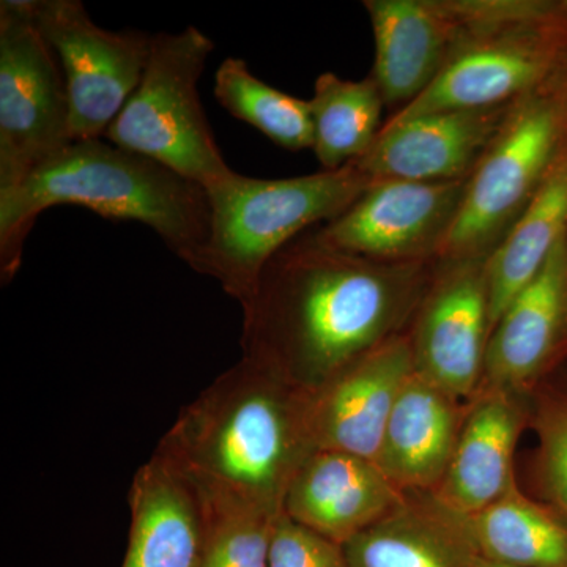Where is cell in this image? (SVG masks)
Returning <instances> with one entry per match:
<instances>
[{"label":"cell","instance_id":"cell-10","mask_svg":"<svg viewBox=\"0 0 567 567\" xmlns=\"http://www.w3.org/2000/svg\"><path fill=\"white\" fill-rule=\"evenodd\" d=\"M468 181H374L352 207L315 230L323 245L377 262H434L445 246Z\"/></svg>","mask_w":567,"mask_h":567},{"label":"cell","instance_id":"cell-5","mask_svg":"<svg viewBox=\"0 0 567 567\" xmlns=\"http://www.w3.org/2000/svg\"><path fill=\"white\" fill-rule=\"evenodd\" d=\"M372 182L354 163L279 181L234 173L207 189L210 235L199 274L245 306L265 265L284 246L341 216Z\"/></svg>","mask_w":567,"mask_h":567},{"label":"cell","instance_id":"cell-6","mask_svg":"<svg viewBox=\"0 0 567 567\" xmlns=\"http://www.w3.org/2000/svg\"><path fill=\"white\" fill-rule=\"evenodd\" d=\"M567 152V69L514 103L435 262L487 259Z\"/></svg>","mask_w":567,"mask_h":567},{"label":"cell","instance_id":"cell-4","mask_svg":"<svg viewBox=\"0 0 567 567\" xmlns=\"http://www.w3.org/2000/svg\"><path fill=\"white\" fill-rule=\"evenodd\" d=\"M566 69V2L462 0L461 35L445 69L388 121L516 103Z\"/></svg>","mask_w":567,"mask_h":567},{"label":"cell","instance_id":"cell-18","mask_svg":"<svg viewBox=\"0 0 567 567\" xmlns=\"http://www.w3.org/2000/svg\"><path fill=\"white\" fill-rule=\"evenodd\" d=\"M128 548L122 567H200L207 507L192 477L156 450L130 488Z\"/></svg>","mask_w":567,"mask_h":567},{"label":"cell","instance_id":"cell-25","mask_svg":"<svg viewBox=\"0 0 567 567\" xmlns=\"http://www.w3.org/2000/svg\"><path fill=\"white\" fill-rule=\"evenodd\" d=\"M197 488L207 507V540L200 567H268L275 514L233 496Z\"/></svg>","mask_w":567,"mask_h":567},{"label":"cell","instance_id":"cell-23","mask_svg":"<svg viewBox=\"0 0 567 567\" xmlns=\"http://www.w3.org/2000/svg\"><path fill=\"white\" fill-rule=\"evenodd\" d=\"M383 106L385 100L372 76L350 81L323 73L317 78L309 110L312 151L322 171L341 169L371 151L383 126Z\"/></svg>","mask_w":567,"mask_h":567},{"label":"cell","instance_id":"cell-29","mask_svg":"<svg viewBox=\"0 0 567 567\" xmlns=\"http://www.w3.org/2000/svg\"><path fill=\"white\" fill-rule=\"evenodd\" d=\"M566 7H567V0H566Z\"/></svg>","mask_w":567,"mask_h":567},{"label":"cell","instance_id":"cell-22","mask_svg":"<svg viewBox=\"0 0 567 567\" xmlns=\"http://www.w3.org/2000/svg\"><path fill=\"white\" fill-rule=\"evenodd\" d=\"M566 234L567 152L505 240L487 257L492 331L511 301L536 278Z\"/></svg>","mask_w":567,"mask_h":567},{"label":"cell","instance_id":"cell-11","mask_svg":"<svg viewBox=\"0 0 567 567\" xmlns=\"http://www.w3.org/2000/svg\"><path fill=\"white\" fill-rule=\"evenodd\" d=\"M486 262H435L409 328L417 374L464 402L480 390L492 334Z\"/></svg>","mask_w":567,"mask_h":567},{"label":"cell","instance_id":"cell-14","mask_svg":"<svg viewBox=\"0 0 567 567\" xmlns=\"http://www.w3.org/2000/svg\"><path fill=\"white\" fill-rule=\"evenodd\" d=\"M409 331L380 346L309 393L312 450L377 461L388 417L413 372Z\"/></svg>","mask_w":567,"mask_h":567},{"label":"cell","instance_id":"cell-27","mask_svg":"<svg viewBox=\"0 0 567 567\" xmlns=\"http://www.w3.org/2000/svg\"><path fill=\"white\" fill-rule=\"evenodd\" d=\"M268 567H349L344 548L279 513L271 529Z\"/></svg>","mask_w":567,"mask_h":567},{"label":"cell","instance_id":"cell-7","mask_svg":"<svg viewBox=\"0 0 567 567\" xmlns=\"http://www.w3.org/2000/svg\"><path fill=\"white\" fill-rule=\"evenodd\" d=\"M213 50L215 43L197 28L153 35L140 85L103 137L162 163L205 192L235 173L216 144L197 91Z\"/></svg>","mask_w":567,"mask_h":567},{"label":"cell","instance_id":"cell-3","mask_svg":"<svg viewBox=\"0 0 567 567\" xmlns=\"http://www.w3.org/2000/svg\"><path fill=\"white\" fill-rule=\"evenodd\" d=\"M55 205H78L153 233L196 274L210 235V203L203 186L106 140L71 147L9 192H0V275L9 284L37 218Z\"/></svg>","mask_w":567,"mask_h":567},{"label":"cell","instance_id":"cell-16","mask_svg":"<svg viewBox=\"0 0 567 567\" xmlns=\"http://www.w3.org/2000/svg\"><path fill=\"white\" fill-rule=\"evenodd\" d=\"M374 78L388 106H409L445 69L462 29V0H364ZM398 110V111H399Z\"/></svg>","mask_w":567,"mask_h":567},{"label":"cell","instance_id":"cell-20","mask_svg":"<svg viewBox=\"0 0 567 567\" xmlns=\"http://www.w3.org/2000/svg\"><path fill=\"white\" fill-rule=\"evenodd\" d=\"M349 567H475L461 514L431 492H410L393 511L344 546Z\"/></svg>","mask_w":567,"mask_h":567},{"label":"cell","instance_id":"cell-24","mask_svg":"<svg viewBox=\"0 0 567 567\" xmlns=\"http://www.w3.org/2000/svg\"><path fill=\"white\" fill-rule=\"evenodd\" d=\"M215 96L233 117L249 123L279 147L292 152L312 148L309 102L254 76L244 59L229 58L219 65Z\"/></svg>","mask_w":567,"mask_h":567},{"label":"cell","instance_id":"cell-8","mask_svg":"<svg viewBox=\"0 0 567 567\" xmlns=\"http://www.w3.org/2000/svg\"><path fill=\"white\" fill-rule=\"evenodd\" d=\"M61 63L32 18L31 0L0 2V192L73 145Z\"/></svg>","mask_w":567,"mask_h":567},{"label":"cell","instance_id":"cell-15","mask_svg":"<svg viewBox=\"0 0 567 567\" xmlns=\"http://www.w3.org/2000/svg\"><path fill=\"white\" fill-rule=\"evenodd\" d=\"M533 398L480 388L466 402L464 423L445 476L432 495L453 513L472 516L505 494L514 480V454L532 425Z\"/></svg>","mask_w":567,"mask_h":567},{"label":"cell","instance_id":"cell-1","mask_svg":"<svg viewBox=\"0 0 567 567\" xmlns=\"http://www.w3.org/2000/svg\"><path fill=\"white\" fill-rule=\"evenodd\" d=\"M436 264H388L338 251L315 230L284 246L244 309V360L316 391L406 333Z\"/></svg>","mask_w":567,"mask_h":567},{"label":"cell","instance_id":"cell-12","mask_svg":"<svg viewBox=\"0 0 567 567\" xmlns=\"http://www.w3.org/2000/svg\"><path fill=\"white\" fill-rule=\"evenodd\" d=\"M567 360V234L488 339L480 388L535 395Z\"/></svg>","mask_w":567,"mask_h":567},{"label":"cell","instance_id":"cell-17","mask_svg":"<svg viewBox=\"0 0 567 567\" xmlns=\"http://www.w3.org/2000/svg\"><path fill=\"white\" fill-rule=\"evenodd\" d=\"M404 496L374 461L322 450L315 451L295 473L282 513L344 546L385 517Z\"/></svg>","mask_w":567,"mask_h":567},{"label":"cell","instance_id":"cell-19","mask_svg":"<svg viewBox=\"0 0 567 567\" xmlns=\"http://www.w3.org/2000/svg\"><path fill=\"white\" fill-rule=\"evenodd\" d=\"M466 402L413 369L388 417L375 464L395 487L434 492L445 476Z\"/></svg>","mask_w":567,"mask_h":567},{"label":"cell","instance_id":"cell-28","mask_svg":"<svg viewBox=\"0 0 567 567\" xmlns=\"http://www.w3.org/2000/svg\"><path fill=\"white\" fill-rule=\"evenodd\" d=\"M475 567H509L503 565H496V563L486 561V559L477 558Z\"/></svg>","mask_w":567,"mask_h":567},{"label":"cell","instance_id":"cell-21","mask_svg":"<svg viewBox=\"0 0 567 567\" xmlns=\"http://www.w3.org/2000/svg\"><path fill=\"white\" fill-rule=\"evenodd\" d=\"M477 557L509 567H567V524L511 483L505 494L462 516Z\"/></svg>","mask_w":567,"mask_h":567},{"label":"cell","instance_id":"cell-9","mask_svg":"<svg viewBox=\"0 0 567 567\" xmlns=\"http://www.w3.org/2000/svg\"><path fill=\"white\" fill-rule=\"evenodd\" d=\"M31 10L61 63L74 141L102 140L140 85L153 35L106 31L80 0H31Z\"/></svg>","mask_w":567,"mask_h":567},{"label":"cell","instance_id":"cell-26","mask_svg":"<svg viewBox=\"0 0 567 567\" xmlns=\"http://www.w3.org/2000/svg\"><path fill=\"white\" fill-rule=\"evenodd\" d=\"M533 476L543 503L567 524V386L544 383L533 398Z\"/></svg>","mask_w":567,"mask_h":567},{"label":"cell","instance_id":"cell-13","mask_svg":"<svg viewBox=\"0 0 567 567\" xmlns=\"http://www.w3.org/2000/svg\"><path fill=\"white\" fill-rule=\"evenodd\" d=\"M513 106L436 111L386 121L371 151L353 163L372 181H470Z\"/></svg>","mask_w":567,"mask_h":567},{"label":"cell","instance_id":"cell-2","mask_svg":"<svg viewBox=\"0 0 567 567\" xmlns=\"http://www.w3.org/2000/svg\"><path fill=\"white\" fill-rule=\"evenodd\" d=\"M309 391L241 358L182 410L156 450L204 491L278 516L295 473L315 453Z\"/></svg>","mask_w":567,"mask_h":567}]
</instances>
